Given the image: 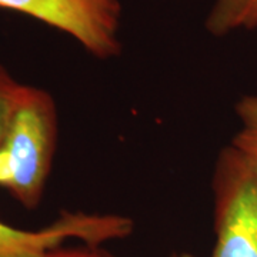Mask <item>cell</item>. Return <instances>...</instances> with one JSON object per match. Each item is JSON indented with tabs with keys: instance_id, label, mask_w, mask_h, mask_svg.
<instances>
[{
	"instance_id": "8",
	"label": "cell",
	"mask_w": 257,
	"mask_h": 257,
	"mask_svg": "<svg viewBox=\"0 0 257 257\" xmlns=\"http://www.w3.org/2000/svg\"><path fill=\"white\" fill-rule=\"evenodd\" d=\"M37 257H114L110 253H107L106 250H103L101 246H90V244H84L82 246H74V247H59L50 248L46 253L40 254Z\"/></svg>"
},
{
	"instance_id": "4",
	"label": "cell",
	"mask_w": 257,
	"mask_h": 257,
	"mask_svg": "<svg viewBox=\"0 0 257 257\" xmlns=\"http://www.w3.org/2000/svg\"><path fill=\"white\" fill-rule=\"evenodd\" d=\"M133 230L130 217L111 213L63 211L53 223L37 230L18 229L0 220V257H37L70 239L103 246L126 239Z\"/></svg>"
},
{
	"instance_id": "3",
	"label": "cell",
	"mask_w": 257,
	"mask_h": 257,
	"mask_svg": "<svg viewBox=\"0 0 257 257\" xmlns=\"http://www.w3.org/2000/svg\"><path fill=\"white\" fill-rule=\"evenodd\" d=\"M0 8L72 36L96 59L109 60L121 52L120 0H0Z\"/></svg>"
},
{
	"instance_id": "7",
	"label": "cell",
	"mask_w": 257,
	"mask_h": 257,
	"mask_svg": "<svg viewBox=\"0 0 257 257\" xmlns=\"http://www.w3.org/2000/svg\"><path fill=\"white\" fill-rule=\"evenodd\" d=\"M23 84L0 63V145L8 132Z\"/></svg>"
},
{
	"instance_id": "5",
	"label": "cell",
	"mask_w": 257,
	"mask_h": 257,
	"mask_svg": "<svg viewBox=\"0 0 257 257\" xmlns=\"http://www.w3.org/2000/svg\"><path fill=\"white\" fill-rule=\"evenodd\" d=\"M204 26L216 37L257 29V0H213Z\"/></svg>"
},
{
	"instance_id": "9",
	"label": "cell",
	"mask_w": 257,
	"mask_h": 257,
	"mask_svg": "<svg viewBox=\"0 0 257 257\" xmlns=\"http://www.w3.org/2000/svg\"><path fill=\"white\" fill-rule=\"evenodd\" d=\"M172 257H194L193 254H190V253H177V254H175V256Z\"/></svg>"
},
{
	"instance_id": "1",
	"label": "cell",
	"mask_w": 257,
	"mask_h": 257,
	"mask_svg": "<svg viewBox=\"0 0 257 257\" xmlns=\"http://www.w3.org/2000/svg\"><path fill=\"white\" fill-rule=\"evenodd\" d=\"M59 133L52 94L23 84L0 145V187L25 209L40 204L52 170Z\"/></svg>"
},
{
	"instance_id": "6",
	"label": "cell",
	"mask_w": 257,
	"mask_h": 257,
	"mask_svg": "<svg viewBox=\"0 0 257 257\" xmlns=\"http://www.w3.org/2000/svg\"><path fill=\"white\" fill-rule=\"evenodd\" d=\"M234 113L239 128L230 143L257 159V94L241 96L234 106Z\"/></svg>"
},
{
	"instance_id": "2",
	"label": "cell",
	"mask_w": 257,
	"mask_h": 257,
	"mask_svg": "<svg viewBox=\"0 0 257 257\" xmlns=\"http://www.w3.org/2000/svg\"><path fill=\"white\" fill-rule=\"evenodd\" d=\"M214 244L210 257H257V159L233 143L219 152L213 176Z\"/></svg>"
}]
</instances>
